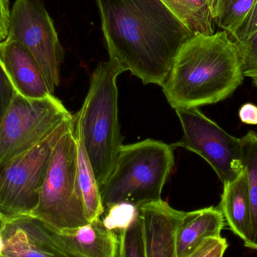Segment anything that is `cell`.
Here are the masks:
<instances>
[{"instance_id":"83f0119b","label":"cell","mask_w":257,"mask_h":257,"mask_svg":"<svg viewBox=\"0 0 257 257\" xmlns=\"http://www.w3.org/2000/svg\"><path fill=\"white\" fill-rule=\"evenodd\" d=\"M3 249H4V241L1 233L0 234V257H3Z\"/></svg>"},{"instance_id":"cb8c5ba5","label":"cell","mask_w":257,"mask_h":257,"mask_svg":"<svg viewBox=\"0 0 257 257\" xmlns=\"http://www.w3.org/2000/svg\"><path fill=\"white\" fill-rule=\"evenodd\" d=\"M257 32V3L247 15L241 27L232 36L235 42H241L247 40Z\"/></svg>"},{"instance_id":"7c38bea8","label":"cell","mask_w":257,"mask_h":257,"mask_svg":"<svg viewBox=\"0 0 257 257\" xmlns=\"http://www.w3.org/2000/svg\"><path fill=\"white\" fill-rule=\"evenodd\" d=\"M0 63L16 93L29 99L52 95L39 65L19 42L6 39L0 42Z\"/></svg>"},{"instance_id":"603a6c76","label":"cell","mask_w":257,"mask_h":257,"mask_svg":"<svg viewBox=\"0 0 257 257\" xmlns=\"http://www.w3.org/2000/svg\"><path fill=\"white\" fill-rule=\"evenodd\" d=\"M227 247L226 238L208 237L184 257H223Z\"/></svg>"},{"instance_id":"3957f363","label":"cell","mask_w":257,"mask_h":257,"mask_svg":"<svg viewBox=\"0 0 257 257\" xmlns=\"http://www.w3.org/2000/svg\"><path fill=\"white\" fill-rule=\"evenodd\" d=\"M122 71L111 60L98 64L82 107L75 114L99 187L112 173L123 146L117 78Z\"/></svg>"},{"instance_id":"277c9868","label":"cell","mask_w":257,"mask_h":257,"mask_svg":"<svg viewBox=\"0 0 257 257\" xmlns=\"http://www.w3.org/2000/svg\"><path fill=\"white\" fill-rule=\"evenodd\" d=\"M174 166L173 148L164 142L145 139L123 145L112 173L99 187L104 208L123 202L140 207L160 200Z\"/></svg>"},{"instance_id":"4316f807","label":"cell","mask_w":257,"mask_h":257,"mask_svg":"<svg viewBox=\"0 0 257 257\" xmlns=\"http://www.w3.org/2000/svg\"><path fill=\"white\" fill-rule=\"evenodd\" d=\"M240 120L246 124H257V106L252 103H246L240 108L238 112Z\"/></svg>"},{"instance_id":"ac0fdd59","label":"cell","mask_w":257,"mask_h":257,"mask_svg":"<svg viewBox=\"0 0 257 257\" xmlns=\"http://www.w3.org/2000/svg\"><path fill=\"white\" fill-rule=\"evenodd\" d=\"M240 140L241 163L247 176L250 205V227L244 244L257 250V133L249 131Z\"/></svg>"},{"instance_id":"f1b7e54d","label":"cell","mask_w":257,"mask_h":257,"mask_svg":"<svg viewBox=\"0 0 257 257\" xmlns=\"http://www.w3.org/2000/svg\"><path fill=\"white\" fill-rule=\"evenodd\" d=\"M6 220L2 217V216L0 215V234L3 232V229H4L5 225H6Z\"/></svg>"},{"instance_id":"ffe728a7","label":"cell","mask_w":257,"mask_h":257,"mask_svg":"<svg viewBox=\"0 0 257 257\" xmlns=\"http://www.w3.org/2000/svg\"><path fill=\"white\" fill-rule=\"evenodd\" d=\"M117 257H147L145 232L140 213L128 227L119 233Z\"/></svg>"},{"instance_id":"7402d4cb","label":"cell","mask_w":257,"mask_h":257,"mask_svg":"<svg viewBox=\"0 0 257 257\" xmlns=\"http://www.w3.org/2000/svg\"><path fill=\"white\" fill-rule=\"evenodd\" d=\"M236 43L241 58L243 75L251 78L257 87V32L247 40Z\"/></svg>"},{"instance_id":"9a60e30c","label":"cell","mask_w":257,"mask_h":257,"mask_svg":"<svg viewBox=\"0 0 257 257\" xmlns=\"http://www.w3.org/2000/svg\"><path fill=\"white\" fill-rule=\"evenodd\" d=\"M218 208L229 229L245 242L250 227V205L248 184L244 169L235 179L223 184Z\"/></svg>"},{"instance_id":"9c48e42d","label":"cell","mask_w":257,"mask_h":257,"mask_svg":"<svg viewBox=\"0 0 257 257\" xmlns=\"http://www.w3.org/2000/svg\"><path fill=\"white\" fill-rule=\"evenodd\" d=\"M183 137L172 144L200 156L214 169L223 184L232 181L243 170L241 140L226 133L198 108L175 110Z\"/></svg>"},{"instance_id":"6da1fadb","label":"cell","mask_w":257,"mask_h":257,"mask_svg":"<svg viewBox=\"0 0 257 257\" xmlns=\"http://www.w3.org/2000/svg\"><path fill=\"white\" fill-rule=\"evenodd\" d=\"M109 60L144 84L162 87L193 36L161 0H96Z\"/></svg>"},{"instance_id":"8fae6325","label":"cell","mask_w":257,"mask_h":257,"mask_svg":"<svg viewBox=\"0 0 257 257\" xmlns=\"http://www.w3.org/2000/svg\"><path fill=\"white\" fill-rule=\"evenodd\" d=\"M147 257H177L176 232L184 211L160 200L139 207Z\"/></svg>"},{"instance_id":"e0dca14e","label":"cell","mask_w":257,"mask_h":257,"mask_svg":"<svg viewBox=\"0 0 257 257\" xmlns=\"http://www.w3.org/2000/svg\"><path fill=\"white\" fill-rule=\"evenodd\" d=\"M193 35L214 34V24L209 0H161Z\"/></svg>"},{"instance_id":"4fadbf2b","label":"cell","mask_w":257,"mask_h":257,"mask_svg":"<svg viewBox=\"0 0 257 257\" xmlns=\"http://www.w3.org/2000/svg\"><path fill=\"white\" fill-rule=\"evenodd\" d=\"M224 226V217L218 207L184 212L177 229V257L187 256L208 237L221 236Z\"/></svg>"},{"instance_id":"7a4b0ae2","label":"cell","mask_w":257,"mask_h":257,"mask_svg":"<svg viewBox=\"0 0 257 257\" xmlns=\"http://www.w3.org/2000/svg\"><path fill=\"white\" fill-rule=\"evenodd\" d=\"M244 77L238 45L222 30L190 37L175 56L162 88L174 109L199 108L232 96Z\"/></svg>"},{"instance_id":"52a82bcc","label":"cell","mask_w":257,"mask_h":257,"mask_svg":"<svg viewBox=\"0 0 257 257\" xmlns=\"http://www.w3.org/2000/svg\"><path fill=\"white\" fill-rule=\"evenodd\" d=\"M72 117L54 94L29 99L15 92L0 121V164L31 149Z\"/></svg>"},{"instance_id":"5bb4252c","label":"cell","mask_w":257,"mask_h":257,"mask_svg":"<svg viewBox=\"0 0 257 257\" xmlns=\"http://www.w3.org/2000/svg\"><path fill=\"white\" fill-rule=\"evenodd\" d=\"M57 233L66 247L80 257H117L118 254L119 235L107 229L101 218L73 230L57 231Z\"/></svg>"},{"instance_id":"484cf974","label":"cell","mask_w":257,"mask_h":257,"mask_svg":"<svg viewBox=\"0 0 257 257\" xmlns=\"http://www.w3.org/2000/svg\"><path fill=\"white\" fill-rule=\"evenodd\" d=\"M10 12L9 0H0V42L7 36Z\"/></svg>"},{"instance_id":"30bf717a","label":"cell","mask_w":257,"mask_h":257,"mask_svg":"<svg viewBox=\"0 0 257 257\" xmlns=\"http://www.w3.org/2000/svg\"><path fill=\"white\" fill-rule=\"evenodd\" d=\"M2 235L3 257H80L66 247L55 229L32 216L6 221Z\"/></svg>"},{"instance_id":"8992f818","label":"cell","mask_w":257,"mask_h":257,"mask_svg":"<svg viewBox=\"0 0 257 257\" xmlns=\"http://www.w3.org/2000/svg\"><path fill=\"white\" fill-rule=\"evenodd\" d=\"M72 121L65 122L31 149L0 164V215L6 222L30 216L37 206L56 145Z\"/></svg>"},{"instance_id":"ba28073f","label":"cell","mask_w":257,"mask_h":257,"mask_svg":"<svg viewBox=\"0 0 257 257\" xmlns=\"http://www.w3.org/2000/svg\"><path fill=\"white\" fill-rule=\"evenodd\" d=\"M6 40L19 42L28 50L54 94L60 82L64 51L54 21L41 0H15Z\"/></svg>"},{"instance_id":"2e32d148","label":"cell","mask_w":257,"mask_h":257,"mask_svg":"<svg viewBox=\"0 0 257 257\" xmlns=\"http://www.w3.org/2000/svg\"><path fill=\"white\" fill-rule=\"evenodd\" d=\"M72 128L77 142L76 176L84 211L89 222L100 219L105 213L99 183L84 148L78 120L73 115Z\"/></svg>"},{"instance_id":"44dd1931","label":"cell","mask_w":257,"mask_h":257,"mask_svg":"<svg viewBox=\"0 0 257 257\" xmlns=\"http://www.w3.org/2000/svg\"><path fill=\"white\" fill-rule=\"evenodd\" d=\"M106 215L102 220L104 226L109 230L119 231V233L128 227L139 216V207L132 204H115L105 210ZM117 233V232H116Z\"/></svg>"},{"instance_id":"d6986e66","label":"cell","mask_w":257,"mask_h":257,"mask_svg":"<svg viewBox=\"0 0 257 257\" xmlns=\"http://www.w3.org/2000/svg\"><path fill=\"white\" fill-rule=\"evenodd\" d=\"M257 0H209L214 24L231 37L241 27Z\"/></svg>"},{"instance_id":"d4e9b609","label":"cell","mask_w":257,"mask_h":257,"mask_svg":"<svg viewBox=\"0 0 257 257\" xmlns=\"http://www.w3.org/2000/svg\"><path fill=\"white\" fill-rule=\"evenodd\" d=\"M15 92V89L0 63V121L12 102Z\"/></svg>"},{"instance_id":"5b68a950","label":"cell","mask_w":257,"mask_h":257,"mask_svg":"<svg viewBox=\"0 0 257 257\" xmlns=\"http://www.w3.org/2000/svg\"><path fill=\"white\" fill-rule=\"evenodd\" d=\"M76 166L77 142L72 121L56 145L39 202L30 216L59 232L73 230L90 223L77 182Z\"/></svg>"}]
</instances>
